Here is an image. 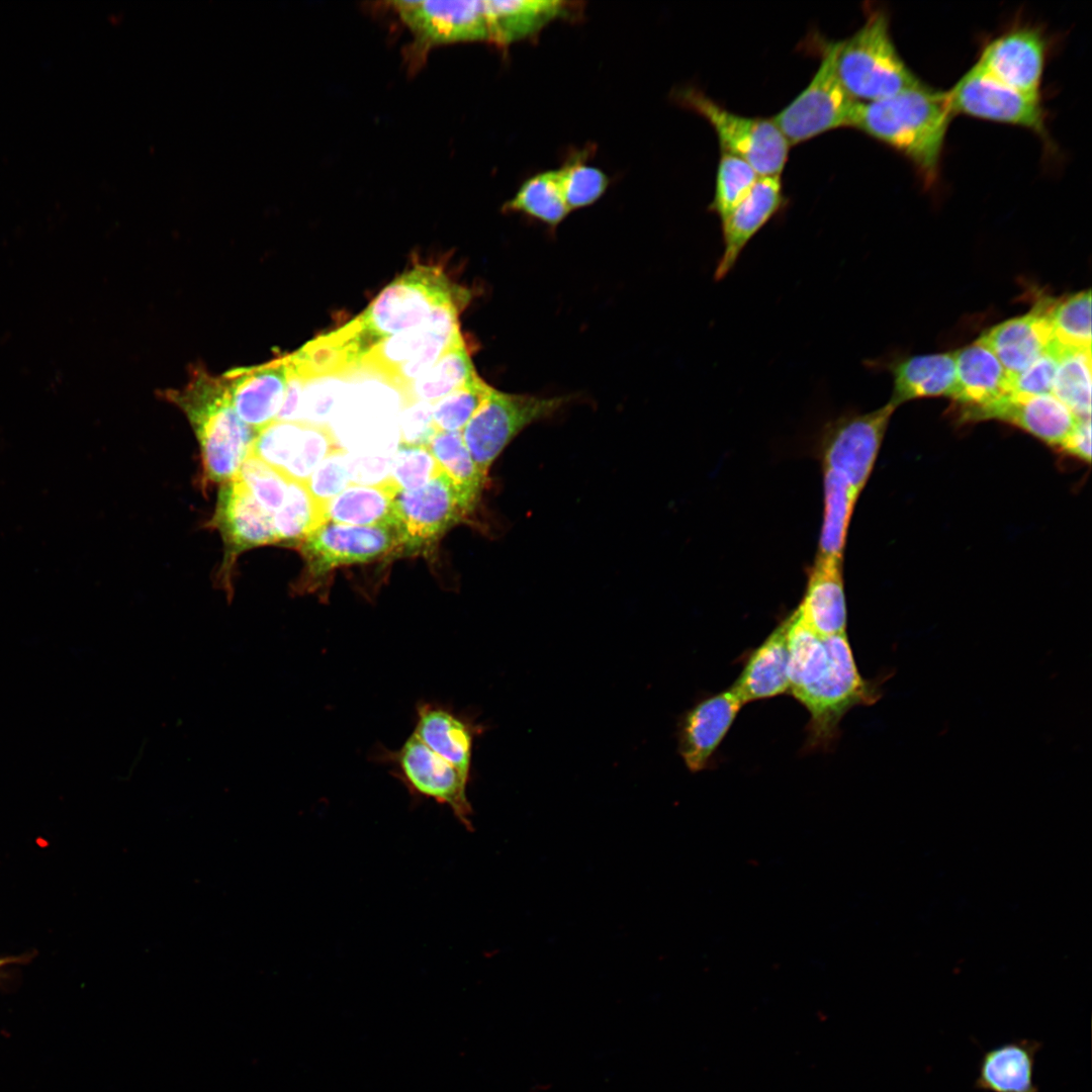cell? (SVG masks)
Wrapping results in <instances>:
<instances>
[{
  "label": "cell",
  "instance_id": "30bf717a",
  "mask_svg": "<svg viewBox=\"0 0 1092 1092\" xmlns=\"http://www.w3.org/2000/svg\"><path fill=\"white\" fill-rule=\"evenodd\" d=\"M306 574L300 590H315L335 568L367 563L399 555L396 528L384 525L354 526L327 522L299 544Z\"/></svg>",
  "mask_w": 1092,
  "mask_h": 1092
},
{
  "label": "cell",
  "instance_id": "8fae6325",
  "mask_svg": "<svg viewBox=\"0 0 1092 1092\" xmlns=\"http://www.w3.org/2000/svg\"><path fill=\"white\" fill-rule=\"evenodd\" d=\"M373 759L389 764L414 799H429L446 805L454 817L472 830V807L467 797L468 778L427 747L415 734L396 750L382 745Z\"/></svg>",
  "mask_w": 1092,
  "mask_h": 1092
},
{
  "label": "cell",
  "instance_id": "c3c4849f",
  "mask_svg": "<svg viewBox=\"0 0 1092 1092\" xmlns=\"http://www.w3.org/2000/svg\"><path fill=\"white\" fill-rule=\"evenodd\" d=\"M8 959H0V968L8 963Z\"/></svg>",
  "mask_w": 1092,
  "mask_h": 1092
},
{
  "label": "cell",
  "instance_id": "836d02e7",
  "mask_svg": "<svg viewBox=\"0 0 1092 1092\" xmlns=\"http://www.w3.org/2000/svg\"><path fill=\"white\" fill-rule=\"evenodd\" d=\"M504 210L522 212L547 225L556 226L570 211L557 170L540 172L527 179L506 202Z\"/></svg>",
  "mask_w": 1092,
  "mask_h": 1092
},
{
  "label": "cell",
  "instance_id": "cb8c5ba5",
  "mask_svg": "<svg viewBox=\"0 0 1092 1092\" xmlns=\"http://www.w3.org/2000/svg\"><path fill=\"white\" fill-rule=\"evenodd\" d=\"M482 731L483 726L443 704L420 702L416 707L413 734L468 779L474 740Z\"/></svg>",
  "mask_w": 1092,
  "mask_h": 1092
},
{
  "label": "cell",
  "instance_id": "7c38bea8",
  "mask_svg": "<svg viewBox=\"0 0 1092 1092\" xmlns=\"http://www.w3.org/2000/svg\"><path fill=\"white\" fill-rule=\"evenodd\" d=\"M891 401L876 411L849 413L830 421L821 437L823 471L860 493L879 454L895 408Z\"/></svg>",
  "mask_w": 1092,
  "mask_h": 1092
},
{
  "label": "cell",
  "instance_id": "484cf974",
  "mask_svg": "<svg viewBox=\"0 0 1092 1092\" xmlns=\"http://www.w3.org/2000/svg\"><path fill=\"white\" fill-rule=\"evenodd\" d=\"M842 559L817 556L798 610L819 635L846 633Z\"/></svg>",
  "mask_w": 1092,
  "mask_h": 1092
},
{
  "label": "cell",
  "instance_id": "5bb4252c",
  "mask_svg": "<svg viewBox=\"0 0 1092 1092\" xmlns=\"http://www.w3.org/2000/svg\"><path fill=\"white\" fill-rule=\"evenodd\" d=\"M393 513L401 556L427 551L466 515L443 471L420 488L396 493Z\"/></svg>",
  "mask_w": 1092,
  "mask_h": 1092
},
{
  "label": "cell",
  "instance_id": "8d00e7d4",
  "mask_svg": "<svg viewBox=\"0 0 1092 1092\" xmlns=\"http://www.w3.org/2000/svg\"><path fill=\"white\" fill-rule=\"evenodd\" d=\"M1050 322L1053 343L1062 350H1091V291L1054 298Z\"/></svg>",
  "mask_w": 1092,
  "mask_h": 1092
},
{
  "label": "cell",
  "instance_id": "4316f807",
  "mask_svg": "<svg viewBox=\"0 0 1092 1092\" xmlns=\"http://www.w3.org/2000/svg\"><path fill=\"white\" fill-rule=\"evenodd\" d=\"M986 420L1008 422L1050 445L1062 446L1079 419L1053 393L1011 395Z\"/></svg>",
  "mask_w": 1092,
  "mask_h": 1092
},
{
  "label": "cell",
  "instance_id": "52a82bcc",
  "mask_svg": "<svg viewBox=\"0 0 1092 1092\" xmlns=\"http://www.w3.org/2000/svg\"><path fill=\"white\" fill-rule=\"evenodd\" d=\"M840 42H823L821 62L810 83L771 117L790 146L832 129L851 126L858 101L847 93L837 72Z\"/></svg>",
  "mask_w": 1092,
  "mask_h": 1092
},
{
  "label": "cell",
  "instance_id": "277c9868",
  "mask_svg": "<svg viewBox=\"0 0 1092 1092\" xmlns=\"http://www.w3.org/2000/svg\"><path fill=\"white\" fill-rule=\"evenodd\" d=\"M468 300V290L453 283L440 267L418 265L387 284L350 322L364 358L385 339L423 324L437 308L466 305Z\"/></svg>",
  "mask_w": 1092,
  "mask_h": 1092
},
{
  "label": "cell",
  "instance_id": "4fadbf2b",
  "mask_svg": "<svg viewBox=\"0 0 1092 1092\" xmlns=\"http://www.w3.org/2000/svg\"><path fill=\"white\" fill-rule=\"evenodd\" d=\"M945 94L952 115L1016 125L1043 136L1046 132L1040 98L1012 89L977 63Z\"/></svg>",
  "mask_w": 1092,
  "mask_h": 1092
},
{
  "label": "cell",
  "instance_id": "1f68e13d",
  "mask_svg": "<svg viewBox=\"0 0 1092 1092\" xmlns=\"http://www.w3.org/2000/svg\"><path fill=\"white\" fill-rule=\"evenodd\" d=\"M428 447L450 479L458 502L467 515L474 510L486 477L474 463L464 444L461 431L437 432Z\"/></svg>",
  "mask_w": 1092,
  "mask_h": 1092
},
{
  "label": "cell",
  "instance_id": "7dc6e473",
  "mask_svg": "<svg viewBox=\"0 0 1092 1092\" xmlns=\"http://www.w3.org/2000/svg\"><path fill=\"white\" fill-rule=\"evenodd\" d=\"M1065 451L1080 459L1091 460V421L1079 420L1071 434L1061 446Z\"/></svg>",
  "mask_w": 1092,
  "mask_h": 1092
},
{
  "label": "cell",
  "instance_id": "e575fe53",
  "mask_svg": "<svg viewBox=\"0 0 1092 1092\" xmlns=\"http://www.w3.org/2000/svg\"><path fill=\"white\" fill-rule=\"evenodd\" d=\"M823 472L824 511L817 556L842 559L850 518L859 493L833 474Z\"/></svg>",
  "mask_w": 1092,
  "mask_h": 1092
},
{
  "label": "cell",
  "instance_id": "603a6c76",
  "mask_svg": "<svg viewBox=\"0 0 1092 1092\" xmlns=\"http://www.w3.org/2000/svg\"><path fill=\"white\" fill-rule=\"evenodd\" d=\"M214 521L232 556L277 542L273 515L257 502L237 476L222 483Z\"/></svg>",
  "mask_w": 1092,
  "mask_h": 1092
},
{
  "label": "cell",
  "instance_id": "f1b7e54d",
  "mask_svg": "<svg viewBox=\"0 0 1092 1092\" xmlns=\"http://www.w3.org/2000/svg\"><path fill=\"white\" fill-rule=\"evenodd\" d=\"M894 389L891 402L898 406L906 400L931 397H952L957 385L954 352L918 355L889 365Z\"/></svg>",
  "mask_w": 1092,
  "mask_h": 1092
},
{
  "label": "cell",
  "instance_id": "83f0119b",
  "mask_svg": "<svg viewBox=\"0 0 1092 1092\" xmlns=\"http://www.w3.org/2000/svg\"><path fill=\"white\" fill-rule=\"evenodd\" d=\"M1041 1046L1037 1040L1020 1038L986 1051L974 1087L985 1092H1038L1034 1068Z\"/></svg>",
  "mask_w": 1092,
  "mask_h": 1092
},
{
  "label": "cell",
  "instance_id": "ac0fdd59",
  "mask_svg": "<svg viewBox=\"0 0 1092 1092\" xmlns=\"http://www.w3.org/2000/svg\"><path fill=\"white\" fill-rule=\"evenodd\" d=\"M743 705L729 688L703 699L681 716L678 752L691 771L707 768Z\"/></svg>",
  "mask_w": 1092,
  "mask_h": 1092
},
{
  "label": "cell",
  "instance_id": "e0dca14e",
  "mask_svg": "<svg viewBox=\"0 0 1092 1092\" xmlns=\"http://www.w3.org/2000/svg\"><path fill=\"white\" fill-rule=\"evenodd\" d=\"M1046 56L1045 39L1031 26H1018L988 42L976 62L1000 82L1040 98Z\"/></svg>",
  "mask_w": 1092,
  "mask_h": 1092
},
{
  "label": "cell",
  "instance_id": "ab89813d",
  "mask_svg": "<svg viewBox=\"0 0 1092 1092\" xmlns=\"http://www.w3.org/2000/svg\"><path fill=\"white\" fill-rule=\"evenodd\" d=\"M758 178L754 169L744 160L721 152L714 197L708 210L722 221L748 195Z\"/></svg>",
  "mask_w": 1092,
  "mask_h": 1092
},
{
  "label": "cell",
  "instance_id": "d4e9b609",
  "mask_svg": "<svg viewBox=\"0 0 1092 1092\" xmlns=\"http://www.w3.org/2000/svg\"><path fill=\"white\" fill-rule=\"evenodd\" d=\"M788 627L787 617L751 651L730 687L744 705L789 694Z\"/></svg>",
  "mask_w": 1092,
  "mask_h": 1092
},
{
  "label": "cell",
  "instance_id": "7bdbcfd3",
  "mask_svg": "<svg viewBox=\"0 0 1092 1092\" xmlns=\"http://www.w3.org/2000/svg\"><path fill=\"white\" fill-rule=\"evenodd\" d=\"M236 476L272 515L284 502L289 480L258 458L249 455Z\"/></svg>",
  "mask_w": 1092,
  "mask_h": 1092
},
{
  "label": "cell",
  "instance_id": "d590c367",
  "mask_svg": "<svg viewBox=\"0 0 1092 1092\" xmlns=\"http://www.w3.org/2000/svg\"><path fill=\"white\" fill-rule=\"evenodd\" d=\"M326 523L325 513L311 496L305 482L289 480L284 502L273 514L277 542L299 544Z\"/></svg>",
  "mask_w": 1092,
  "mask_h": 1092
},
{
  "label": "cell",
  "instance_id": "ffe728a7",
  "mask_svg": "<svg viewBox=\"0 0 1092 1092\" xmlns=\"http://www.w3.org/2000/svg\"><path fill=\"white\" fill-rule=\"evenodd\" d=\"M239 418L256 433L273 423L283 404L287 369L283 357L222 374Z\"/></svg>",
  "mask_w": 1092,
  "mask_h": 1092
},
{
  "label": "cell",
  "instance_id": "ee69618b",
  "mask_svg": "<svg viewBox=\"0 0 1092 1092\" xmlns=\"http://www.w3.org/2000/svg\"><path fill=\"white\" fill-rule=\"evenodd\" d=\"M353 471L345 451L341 448L326 458L311 473L305 484L318 507L324 511L328 504L350 484ZM326 518V517H325Z\"/></svg>",
  "mask_w": 1092,
  "mask_h": 1092
},
{
  "label": "cell",
  "instance_id": "9a60e30c",
  "mask_svg": "<svg viewBox=\"0 0 1092 1092\" xmlns=\"http://www.w3.org/2000/svg\"><path fill=\"white\" fill-rule=\"evenodd\" d=\"M339 449L327 425L274 421L257 433L250 455L287 480L305 482Z\"/></svg>",
  "mask_w": 1092,
  "mask_h": 1092
},
{
  "label": "cell",
  "instance_id": "44dd1931",
  "mask_svg": "<svg viewBox=\"0 0 1092 1092\" xmlns=\"http://www.w3.org/2000/svg\"><path fill=\"white\" fill-rule=\"evenodd\" d=\"M781 176L759 177L748 195L721 221L723 251L714 278L726 277L750 240L786 205Z\"/></svg>",
  "mask_w": 1092,
  "mask_h": 1092
},
{
  "label": "cell",
  "instance_id": "7402d4cb",
  "mask_svg": "<svg viewBox=\"0 0 1092 1092\" xmlns=\"http://www.w3.org/2000/svg\"><path fill=\"white\" fill-rule=\"evenodd\" d=\"M1054 298L1038 299L1023 315L1006 320L985 332L981 340L998 358L1011 379L1052 344L1050 310Z\"/></svg>",
  "mask_w": 1092,
  "mask_h": 1092
},
{
  "label": "cell",
  "instance_id": "bcb514c9",
  "mask_svg": "<svg viewBox=\"0 0 1092 1092\" xmlns=\"http://www.w3.org/2000/svg\"><path fill=\"white\" fill-rule=\"evenodd\" d=\"M401 417V442L428 446L438 432L433 420V404L427 401H415L403 405Z\"/></svg>",
  "mask_w": 1092,
  "mask_h": 1092
},
{
  "label": "cell",
  "instance_id": "60d3db41",
  "mask_svg": "<svg viewBox=\"0 0 1092 1092\" xmlns=\"http://www.w3.org/2000/svg\"><path fill=\"white\" fill-rule=\"evenodd\" d=\"M492 389L493 387L477 375L459 389L434 402L432 412L437 431H462Z\"/></svg>",
  "mask_w": 1092,
  "mask_h": 1092
},
{
  "label": "cell",
  "instance_id": "5b68a950",
  "mask_svg": "<svg viewBox=\"0 0 1092 1092\" xmlns=\"http://www.w3.org/2000/svg\"><path fill=\"white\" fill-rule=\"evenodd\" d=\"M836 65L843 87L859 102L889 98L924 84L899 54L889 15L882 9L870 10L862 25L841 40Z\"/></svg>",
  "mask_w": 1092,
  "mask_h": 1092
},
{
  "label": "cell",
  "instance_id": "6da1fadb",
  "mask_svg": "<svg viewBox=\"0 0 1092 1092\" xmlns=\"http://www.w3.org/2000/svg\"><path fill=\"white\" fill-rule=\"evenodd\" d=\"M789 618V694L809 712V748H826L842 717L853 707L874 705L880 687L859 673L846 633L817 634L796 609Z\"/></svg>",
  "mask_w": 1092,
  "mask_h": 1092
},
{
  "label": "cell",
  "instance_id": "4dcf8cb0",
  "mask_svg": "<svg viewBox=\"0 0 1092 1092\" xmlns=\"http://www.w3.org/2000/svg\"><path fill=\"white\" fill-rule=\"evenodd\" d=\"M477 375L459 333L438 361L401 390L402 403L427 401L433 404Z\"/></svg>",
  "mask_w": 1092,
  "mask_h": 1092
},
{
  "label": "cell",
  "instance_id": "f546056e",
  "mask_svg": "<svg viewBox=\"0 0 1092 1092\" xmlns=\"http://www.w3.org/2000/svg\"><path fill=\"white\" fill-rule=\"evenodd\" d=\"M565 1L485 0L490 42L508 46L532 37L551 21L569 15Z\"/></svg>",
  "mask_w": 1092,
  "mask_h": 1092
},
{
  "label": "cell",
  "instance_id": "74e56055",
  "mask_svg": "<svg viewBox=\"0 0 1092 1092\" xmlns=\"http://www.w3.org/2000/svg\"><path fill=\"white\" fill-rule=\"evenodd\" d=\"M1052 393L1079 420L1091 415V350H1064Z\"/></svg>",
  "mask_w": 1092,
  "mask_h": 1092
},
{
  "label": "cell",
  "instance_id": "2e32d148",
  "mask_svg": "<svg viewBox=\"0 0 1092 1092\" xmlns=\"http://www.w3.org/2000/svg\"><path fill=\"white\" fill-rule=\"evenodd\" d=\"M401 21L421 46L462 41H490L485 0L394 1Z\"/></svg>",
  "mask_w": 1092,
  "mask_h": 1092
},
{
  "label": "cell",
  "instance_id": "d6a6232c",
  "mask_svg": "<svg viewBox=\"0 0 1092 1092\" xmlns=\"http://www.w3.org/2000/svg\"><path fill=\"white\" fill-rule=\"evenodd\" d=\"M393 498L394 495L380 482L374 484L354 482L328 504L325 510L326 522L354 526L384 525L396 528Z\"/></svg>",
  "mask_w": 1092,
  "mask_h": 1092
},
{
  "label": "cell",
  "instance_id": "f35d334b",
  "mask_svg": "<svg viewBox=\"0 0 1092 1092\" xmlns=\"http://www.w3.org/2000/svg\"><path fill=\"white\" fill-rule=\"evenodd\" d=\"M442 473V469L426 445L399 443L388 474L379 482L393 495L420 488Z\"/></svg>",
  "mask_w": 1092,
  "mask_h": 1092
},
{
  "label": "cell",
  "instance_id": "9c48e42d",
  "mask_svg": "<svg viewBox=\"0 0 1092 1092\" xmlns=\"http://www.w3.org/2000/svg\"><path fill=\"white\" fill-rule=\"evenodd\" d=\"M568 396L539 397L493 388L461 431L474 463L483 476L509 443L529 425L549 418L564 406Z\"/></svg>",
  "mask_w": 1092,
  "mask_h": 1092
},
{
  "label": "cell",
  "instance_id": "3957f363",
  "mask_svg": "<svg viewBox=\"0 0 1092 1092\" xmlns=\"http://www.w3.org/2000/svg\"><path fill=\"white\" fill-rule=\"evenodd\" d=\"M166 398L186 415L198 440L205 477L223 483L236 476L257 433L237 415L223 376L195 367L181 389Z\"/></svg>",
  "mask_w": 1092,
  "mask_h": 1092
},
{
  "label": "cell",
  "instance_id": "ba28073f",
  "mask_svg": "<svg viewBox=\"0 0 1092 1092\" xmlns=\"http://www.w3.org/2000/svg\"><path fill=\"white\" fill-rule=\"evenodd\" d=\"M466 305H443L421 325L391 336L374 346L359 369L377 373L400 392L429 370L460 333L459 313Z\"/></svg>",
  "mask_w": 1092,
  "mask_h": 1092
},
{
  "label": "cell",
  "instance_id": "b9f144b4",
  "mask_svg": "<svg viewBox=\"0 0 1092 1092\" xmlns=\"http://www.w3.org/2000/svg\"><path fill=\"white\" fill-rule=\"evenodd\" d=\"M582 156L583 154L578 158L574 157L557 170L569 210L593 204L609 185L607 175L601 169L588 165Z\"/></svg>",
  "mask_w": 1092,
  "mask_h": 1092
},
{
  "label": "cell",
  "instance_id": "8992f818",
  "mask_svg": "<svg viewBox=\"0 0 1092 1092\" xmlns=\"http://www.w3.org/2000/svg\"><path fill=\"white\" fill-rule=\"evenodd\" d=\"M673 98L711 124L721 152L744 160L759 177L781 176L791 146L771 118L734 113L694 86L676 89Z\"/></svg>",
  "mask_w": 1092,
  "mask_h": 1092
},
{
  "label": "cell",
  "instance_id": "7a4b0ae2",
  "mask_svg": "<svg viewBox=\"0 0 1092 1092\" xmlns=\"http://www.w3.org/2000/svg\"><path fill=\"white\" fill-rule=\"evenodd\" d=\"M952 116L945 92L923 84L889 98L858 101L850 127L904 156L931 186L938 178Z\"/></svg>",
  "mask_w": 1092,
  "mask_h": 1092
},
{
  "label": "cell",
  "instance_id": "d6986e66",
  "mask_svg": "<svg viewBox=\"0 0 1092 1092\" xmlns=\"http://www.w3.org/2000/svg\"><path fill=\"white\" fill-rule=\"evenodd\" d=\"M957 385L952 398L967 420H985L999 402L1012 395L1010 378L981 340L954 352Z\"/></svg>",
  "mask_w": 1092,
  "mask_h": 1092
},
{
  "label": "cell",
  "instance_id": "f6af8a7d",
  "mask_svg": "<svg viewBox=\"0 0 1092 1092\" xmlns=\"http://www.w3.org/2000/svg\"><path fill=\"white\" fill-rule=\"evenodd\" d=\"M1062 350L1052 344L1023 371L1010 379L1013 395L1024 396L1052 393L1053 382Z\"/></svg>",
  "mask_w": 1092,
  "mask_h": 1092
}]
</instances>
